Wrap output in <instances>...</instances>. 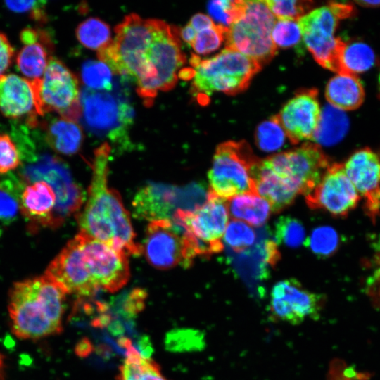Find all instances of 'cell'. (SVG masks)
<instances>
[{
	"instance_id": "obj_28",
	"label": "cell",
	"mask_w": 380,
	"mask_h": 380,
	"mask_svg": "<svg viewBox=\"0 0 380 380\" xmlns=\"http://www.w3.org/2000/svg\"><path fill=\"white\" fill-rule=\"evenodd\" d=\"M118 380H168L152 359L129 347L119 367Z\"/></svg>"
},
{
	"instance_id": "obj_36",
	"label": "cell",
	"mask_w": 380,
	"mask_h": 380,
	"mask_svg": "<svg viewBox=\"0 0 380 380\" xmlns=\"http://www.w3.org/2000/svg\"><path fill=\"white\" fill-rule=\"evenodd\" d=\"M255 239V232L248 224L235 219L228 223L224 234L226 244L238 253L251 246Z\"/></svg>"
},
{
	"instance_id": "obj_23",
	"label": "cell",
	"mask_w": 380,
	"mask_h": 380,
	"mask_svg": "<svg viewBox=\"0 0 380 380\" xmlns=\"http://www.w3.org/2000/svg\"><path fill=\"white\" fill-rule=\"evenodd\" d=\"M56 205V195L46 182L37 181L24 184L20 196V213L32 230L53 227Z\"/></svg>"
},
{
	"instance_id": "obj_21",
	"label": "cell",
	"mask_w": 380,
	"mask_h": 380,
	"mask_svg": "<svg viewBox=\"0 0 380 380\" xmlns=\"http://www.w3.org/2000/svg\"><path fill=\"white\" fill-rule=\"evenodd\" d=\"M0 110L11 119L27 117L28 126L36 127L37 113L30 81L13 73L0 77Z\"/></svg>"
},
{
	"instance_id": "obj_10",
	"label": "cell",
	"mask_w": 380,
	"mask_h": 380,
	"mask_svg": "<svg viewBox=\"0 0 380 380\" xmlns=\"http://www.w3.org/2000/svg\"><path fill=\"white\" fill-rule=\"evenodd\" d=\"M30 82L39 115L56 112L61 118L78 122L81 116L78 79L61 61L52 57L42 78Z\"/></svg>"
},
{
	"instance_id": "obj_32",
	"label": "cell",
	"mask_w": 380,
	"mask_h": 380,
	"mask_svg": "<svg viewBox=\"0 0 380 380\" xmlns=\"http://www.w3.org/2000/svg\"><path fill=\"white\" fill-rule=\"evenodd\" d=\"M76 36L84 46L97 51L108 46L113 40L109 26L97 18H89L81 23L77 27Z\"/></svg>"
},
{
	"instance_id": "obj_9",
	"label": "cell",
	"mask_w": 380,
	"mask_h": 380,
	"mask_svg": "<svg viewBox=\"0 0 380 380\" xmlns=\"http://www.w3.org/2000/svg\"><path fill=\"white\" fill-rule=\"evenodd\" d=\"M80 118L89 131L124 148L129 146L127 129L132 122L134 110L127 101L110 91L85 87L80 91Z\"/></svg>"
},
{
	"instance_id": "obj_38",
	"label": "cell",
	"mask_w": 380,
	"mask_h": 380,
	"mask_svg": "<svg viewBox=\"0 0 380 380\" xmlns=\"http://www.w3.org/2000/svg\"><path fill=\"white\" fill-rule=\"evenodd\" d=\"M243 6L244 1H212L208 3V10L210 15L217 23V25L228 29L240 17Z\"/></svg>"
},
{
	"instance_id": "obj_5",
	"label": "cell",
	"mask_w": 380,
	"mask_h": 380,
	"mask_svg": "<svg viewBox=\"0 0 380 380\" xmlns=\"http://www.w3.org/2000/svg\"><path fill=\"white\" fill-rule=\"evenodd\" d=\"M190 62L194 68L193 89L205 96L215 91L237 94L248 87L262 68L256 61L227 48L210 58L193 55Z\"/></svg>"
},
{
	"instance_id": "obj_22",
	"label": "cell",
	"mask_w": 380,
	"mask_h": 380,
	"mask_svg": "<svg viewBox=\"0 0 380 380\" xmlns=\"http://www.w3.org/2000/svg\"><path fill=\"white\" fill-rule=\"evenodd\" d=\"M20 38L23 46L17 55L18 69L28 81L39 80L53 57L52 40L44 30L32 27L23 29Z\"/></svg>"
},
{
	"instance_id": "obj_47",
	"label": "cell",
	"mask_w": 380,
	"mask_h": 380,
	"mask_svg": "<svg viewBox=\"0 0 380 380\" xmlns=\"http://www.w3.org/2000/svg\"><path fill=\"white\" fill-rule=\"evenodd\" d=\"M180 37L190 46L195 39L196 32L193 27L188 23L179 32Z\"/></svg>"
},
{
	"instance_id": "obj_34",
	"label": "cell",
	"mask_w": 380,
	"mask_h": 380,
	"mask_svg": "<svg viewBox=\"0 0 380 380\" xmlns=\"http://www.w3.org/2000/svg\"><path fill=\"white\" fill-rule=\"evenodd\" d=\"M286 137L275 115L260 123L255 133L258 147L266 152H272L281 148L285 142Z\"/></svg>"
},
{
	"instance_id": "obj_15",
	"label": "cell",
	"mask_w": 380,
	"mask_h": 380,
	"mask_svg": "<svg viewBox=\"0 0 380 380\" xmlns=\"http://www.w3.org/2000/svg\"><path fill=\"white\" fill-rule=\"evenodd\" d=\"M78 236L87 269L99 289L115 293L129 279L127 255L84 232Z\"/></svg>"
},
{
	"instance_id": "obj_50",
	"label": "cell",
	"mask_w": 380,
	"mask_h": 380,
	"mask_svg": "<svg viewBox=\"0 0 380 380\" xmlns=\"http://www.w3.org/2000/svg\"><path fill=\"white\" fill-rule=\"evenodd\" d=\"M4 368H5L4 357L0 353V380L3 379L4 377V372H5Z\"/></svg>"
},
{
	"instance_id": "obj_42",
	"label": "cell",
	"mask_w": 380,
	"mask_h": 380,
	"mask_svg": "<svg viewBox=\"0 0 380 380\" xmlns=\"http://www.w3.org/2000/svg\"><path fill=\"white\" fill-rule=\"evenodd\" d=\"M20 165V156L16 144L8 134L0 133V175L8 173Z\"/></svg>"
},
{
	"instance_id": "obj_45",
	"label": "cell",
	"mask_w": 380,
	"mask_h": 380,
	"mask_svg": "<svg viewBox=\"0 0 380 380\" xmlns=\"http://www.w3.org/2000/svg\"><path fill=\"white\" fill-rule=\"evenodd\" d=\"M189 24L193 27L196 32L210 28L215 24L213 19L203 13H196L192 16Z\"/></svg>"
},
{
	"instance_id": "obj_27",
	"label": "cell",
	"mask_w": 380,
	"mask_h": 380,
	"mask_svg": "<svg viewBox=\"0 0 380 380\" xmlns=\"http://www.w3.org/2000/svg\"><path fill=\"white\" fill-rule=\"evenodd\" d=\"M230 215L252 226H262L269 219L271 207L257 194H241L227 200Z\"/></svg>"
},
{
	"instance_id": "obj_29",
	"label": "cell",
	"mask_w": 380,
	"mask_h": 380,
	"mask_svg": "<svg viewBox=\"0 0 380 380\" xmlns=\"http://www.w3.org/2000/svg\"><path fill=\"white\" fill-rule=\"evenodd\" d=\"M348 128V119L341 110L326 106L321 112L318 129L312 140L324 146L340 141Z\"/></svg>"
},
{
	"instance_id": "obj_35",
	"label": "cell",
	"mask_w": 380,
	"mask_h": 380,
	"mask_svg": "<svg viewBox=\"0 0 380 380\" xmlns=\"http://www.w3.org/2000/svg\"><path fill=\"white\" fill-rule=\"evenodd\" d=\"M275 237L277 242L290 248H298L305 242V228L297 219L281 217L275 224Z\"/></svg>"
},
{
	"instance_id": "obj_26",
	"label": "cell",
	"mask_w": 380,
	"mask_h": 380,
	"mask_svg": "<svg viewBox=\"0 0 380 380\" xmlns=\"http://www.w3.org/2000/svg\"><path fill=\"white\" fill-rule=\"evenodd\" d=\"M42 127L45 130L46 142L54 151L73 155L80 150L84 135L77 122L59 117L42 124Z\"/></svg>"
},
{
	"instance_id": "obj_48",
	"label": "cell",
	"mask_w": 380,
	"mask_h": 380,
	"mask_svg": "<svg viewBox=\"0 0 380 380\" xmlns=\"http://www.w3.org/2000/svg\"><path fill=\"white\" fill-rule=\"evenodd\" d=\"M371 242L374 251L373 260L377 267H380V234L373 236Z\"/></svg>"
},
{
	"instance_id": "obj_1",
	"label": "cell",
	"mask_w": 380,
	"mask_h": 380,
	"mask_svg": "<svg viewBox=\"0 0 380 380\" xmlns=\"http://www.w3.org/2000/svg\"><path fill=\"white\" fill-rule=\"evenodd\" d=\"M110 152V147L107 143L96 150L88 198L76 218L80 232L127 255H139L142 248L134 240L129 213L119 194L108 185Z\"/></svg>"
},
{
	"instance_id": "obj_49",
	"label": "cell",
	"mask_w": 380,
	"mask_h": 380,
	"mask_svg": "<svg viewBox=\"0 0 380 380\" xmlns=\"http://www.w3.org/2000/svg\"><path fill=\"white\" fill-rule=\"evenodd\" d=\"M356 4H359L361 6L363 7H369V8H374V7H379L380 6V0L376 1H355Z\"/></svg>"
},
{
	"instance_id": "obj_8",
	"label": "cell",
	"mask_w": 380,
	"mask_h": 380,
	"mask_svg": "<svg viewBox=\"0 0 380 380\" xmlns=\"http://www.w3.org/2000/svg\"><path fill=\"white\" fill-rule=\"evenodd\" d=\"M275 22L265 1H244L241 15L225 34V48L238 51L260 65L269 62L277 51L271 36Z\"/></svg>"
},
{
	"instance_id": "obj_31",
	"label": "cell",
	"mask_w": 380,
	"mask_h": 380,
	"mask_svg": "<svg viewBox=\"0 0 380 380\" xmlns=\"http://www.w3.org/2000/svg\"><path fill=\"white\" fill-rule=\"evenodd\" d=\"M374 63V53L367 44L361 42H346L341 54L339 73L356 75L368 70Z\"/></svg>"
},
{
	"instance_id": "obj_13",
	"label": "cell",
	"mask_w": 380,
	"mask_h": 380,
	"mask_svg": "<svg viewBox=\"0 0 380 380\" xmlns=\"http://www.w3.org/2000/svg\"><path fill=\"white\" fill-rule=\"evenodd\" d=\"M147 261L156 268L189 267L197 257L184 229L170 220L151 221L142 248Z\"/></svg>"
},
{
	"instance_id": "obj_12",
	"label": "cell",
	"mask_w": 380,
	"mask_h": 380,
	"mask_svg": "<svg viewBox=\"0 0 380 380\" xmlns=\"http://www.w3.org/2000/svg\"><path fill=\"white\" fill-rule=\"evenodd\" d=\"M229 215L227 201L209 192L203 205L191 211L177 210L172 221L184 229L198 256L208 258L223 249Z\"/></svg>"
},
{
	"instance_id": "obj_41",
	"label": "cell",
	"mask_w": 380,
	"mask_h": 380,
	"mask_svg": "<svg viewBox=\"0 0 380 380\" xmlns=\"http://www.w3.org/2000/svg\"><path fill=\"white\" fill-rule=\"evenodd\" d=\"M271 36L274 45L282 48L296 46L302 38L298 21L284 20L275 22Z\"/></svg>"
},
{
	"instance_id": "obj_24",
	"label": "cell",
	"mask_w": 380,
	"mask_h": 380,
	"mask_svg": "<svg viewBox=\"0 0 380 380\" xmlns=\"http://www.w3.org/2000/svg\"><path fill=\"white\" fill-rule=\"evenodd\" d=\"M256 192L266 200L274 213H279L291 205L298 191L289 182L274 173L260 160L255 174Z\"/></svg>"
},
{
	"instance_id": "obj_30",
	"label": "cell",
	"mask_w": 380,
	"mask_h": 380,
	"mask_svg": "<svg viewBox=\"0 0 380 380\" xmlns=\"http://www.w3.org/2000/svg\"><path fill=\"white\" fill-rule=\"evenodd\" d=\"M25 183L13 175L0 178V232L20 213V196Z\"/></svg>"
},
{
	"instance_id": "obj_7",
	"label": "cell",
	"mask_w": 380,
	"mask_h": 380,
	"mask_svg": "<svg viewBox=\"0 0 380 380\" xmlns=\"http://www.w3.org/2000/svg\"><path fill=\"white\" fill-rule=\"evenodd\" d=\"M354 11L350 4L330 2L298 21L307 49L323 68L340 72V58L346 42L334 34L339 21L353 15Z\"/></svg>"
},
{
	"instance_id": "obj_14",
	"label": "cell",
	"mask_w": 380,
	"mask_h": 380,
	"mask_svg": "<svg viewBox=\"0 0 380 380\" xmlns=\"http://www.w3.org/2000/svg\"><path fill=\"white\" fill-rule=\"evenodd\" d=\"M263 160L274 173L293 186L299 194L305 195L315 187L332 163L319 145L308 142Z\"/></svg>"
},
{
	"instance_id": "obj_37",
	"label": "cell",
	"mask_w": 380,
	"mask_h": 380,
	"mask_svg": "<svg viewBox=\"0 0 380 380\" xmlns=\"http://www.w3.org/2000/svg\"><path fill=\"white\" fill-rule=\"evenodd\" d=\"M268 8L278 20L298 21L308 13L312 6L311 1H265Z\"/></svg>"
},
{
	"instance_id": "obj_43",
	"label": "cell",
	"mask_w": 380,
	"mask_h": 380,
	"mask_svg": "<svg viewBox=\"0 0 380 380\" xmlns=\"http://www.w3.org/2000/svg\"><path fill=\"white\" fill-rule=\"evenodd\" d=\"M5 5L11 11L27 14L36 22L44 23L47 20L45 1H7Z\"/></svg>"
},
{
	"instance_id": "obj_33",
	"label": "cell",
	"mask_w": 380,
	"mask_h": 380,
	"mask_svg": "<svg viewBox=\"0 0 380 380\" xmlns=\"http://www.w3.org/2000/svg\"><path fill=\"white\" fill-rule=\"evenodd\" d=\"M81 78L87 88L95 91H110L113 85V71L101 61L89 60L81 68Z\"/></svg>"
},
{
	"instance_id": "obj_18",
	"label": "cell",
	"mask_w": 380,
	"mask_h": 380,
	"mask_svg": "<svg viewBox=\"0 0 380 380\" xmlns=\"http://www.w3.org/2000/svg\"><path fill=\"white\" fill-rule=\"evenodd\" d=\"M44 274L66 294L88 297L99 290L87 269L78 234L51 262Z\"/></svg>"
},
{
	"instance_id": "obj_6",
	"label": "cell",
	"mask_w": 380,
	"mask_h": 380,
	"mask_svg": "<svg viewBox=\"0 0 380 380\" xmlns=\"http://www.w3.org/2000/svg\"><path fill=\"white\" fill-rule=\"evenodd\" d=\"M260 161L245 141L220 144L208 171L209 192L224 200L257 194L255 174Z\"/></svg>"
},
{
	"instance_id": "obj_39",
	"label": "cell",
	"mask_w": 380,
	"mask_h": 380,
	"mask_svg": "<svg viewBox=\"0 0 380 380\" xmlns=\"http://www.w3.org/2000/svg\"><path fill=\"white\" fill-rule=\"evenodd\" d=\"M307 243L314 253L321 256H328L336 251L338 237L334 229L323 226L312 232Z\"/></svg>"
},
{
	"instance_id": "obj_46",
	"label": "cell",
	"mask_w": 380,
	"mask_h": 380,
	"mask_svg": "<svg viewBox=\"0 0 380 380\" xmlns=\"http://www.w3.org/2000/svg\"><path fill=\"white\" fill-rule=\"evenodd\" d=\"M367 289L370 295L380 302V267H377L369 278Z\"/></svg>"
},
{
	"instance_id": "obj_40",
	"label": "cell",
	"mask_w": 380,
	"mask_h": 380,
	"mask_svg": "<svg viewBox=\"0 0 380 380\" xmlns=\"http://www.w3.org/2000/svg\"><path fill=\"white\" fill-rule=\"evenodd\" d=\"M227 28L215 24L214 26L196 33L191 46L198 54L205 55L220 48Z\"/></svg>"
},
{
	"instance_id": "obj_44",
	"label": "cell",
	"mask_w": 380,
	"mask_h": 380,
	"mask_svg": "<svg viewBox=\"0 0 380 380\" xmlns=\"http://www.w3.org/2000/svg\"><path fill=\"white\" fill-rule=\"evenodd\" d=\"M14 50L5 34L0 32V77L8 69L12 63Z\"/></svg>"
},
{
	"instance_id": "obj_17",
	"label": "cell",
	"mask_w": 380,
	"mask_h": 380,
	"mask_svg": "<svg viewBox=\"0 0 380 380\" xmlns=\"http://www.w3.org/2000/svg\"><path fill=\"white\" fill-rule=\"evenodd\" d=\"M360 197L346 174L343 164L334 163L307 195L312 209H322L336 217H345L356 208Z\"/></svg>"
},
{
	"instance_id": "obj_4",
	"label": "cell",
	"mask_w": 380,
	"mask_h": 380,
	"mask_svg": "<svg viewBox=\"0 0 380 380\" xmlns=\"http://www.w3.org/2000/svg\"><path fill=\"white\" fill-rule=\"evenodd\" d=\"M20 137V179L25 184L44 181L52 187L56 195L53 216V227L56 228L80 209L84 202L82 191L73 180L63 160L49 153L38 151L26 134Z\"/></svg>"
},
{
	"instance_id": "obj_2",
	"label": "cell",
	"mask_w": 380,
	"mask_h": 380,
	"mask_svg": "<svg viewBox=\"0 0 380 380\" xmlns=\"http://www.w3.org/2000/svg\"><path fill=\"white\" fill-rule=\"evenodd\" d=\"M185 61L177 28L156 19L153 31L120 58L118 70L120 75L136 82L137 91L147 105L158 91L174 87Z\"/></svg>"
},
{
	"instance_id": "obj_25",
	"label": "cell",
	"mask_w": 380,
	"mask_h": 380,
	"mask_svg": "<svg viewBox=\"0 0 380 380\" xmlns=\"http://www.w3.org/2000/svg\"><path fill=\"white\" fill-rule=\"evenodd\" d=\"M325 96L333 107L341 110H351L362 103L365 91L357 75L339 73L328 82Z\"/></svg>"
},
{
	"instance_id": "obj_20",
	"label": "cell",
	"mask_w": 380,
	"mask_h": 380,
	"mask_svg": "<svg viewBox=\"0 0 380 380\" xmlns=\"http://www.w3.org/2000/svg\"><path fill=\"white\" fill-rule=\"evenodd\" d=\"M316 89L299 91L275 115L289 141L296 144L313 139L321 117Z\"/></svg>"
},
{
	"instance_id": "obj_19",
	"label": "cell",
	"mask_w": 380,
	"mask_h": 380,
	"mask_svg": "<svg viewBox=\"0 0 380 380\" xmlns=\"http://www.w3.org/2000/svg\"><path fill=\"white\" fill-rule=\"evenodd\" d=\"M346 174L364 201L366 215L374 223L380 215V158L369 148L355 151L343 164Z\"/></svg>"
},
{
	"instance_id": "obj_3",
	"label": "cell",
	"mask_w": 380,
	"mask_h": 380,
	"mask_svg": "<svg viewBox=\"0 0 380 380\" xmlns=\"http://www.w3.org/2000/svg\"><path fill=\"white\" fill-rule=\"evenodd\" d=\"M65 296L45 274L15 282L8 305L13 333L35 340L61 332Z\"/></svg>"
},
{
	"instance_id": "obj_16",
	"label": "cell",
	"mask_w": 380,
	"mask_h": 380,
	"mask_svg": "<svg viewBox=\"0 0 380 380\" xmlns=\"http://www.w3.org/2000/svg\"><path fill=\"white\" fill-rule=\"evenodd\" d=\"M324 303L322 294L312 292L295 279L277 282L270 292L269 312L277 321L298 325L317 320Z\"/></svg>"
},
{
	"instance_id": "obj_11",
	"label": "cell",
	"mask_w": 380,
	"mask_h": 380,
	"mask_svg": "<svg viewBox=\"0 0 380 380\" xmlns=\"http://www.w3.org/2000/svg\"><path fill=\"white\" fill-rule=\"evenodd\" d=\"M209 191L203 186L191 184L184 187L159 183H148L142 186L132 201L135 217L150 222L172 220L180 209L194 210L208 200Z\"/></svg>"
}]
</instances>
